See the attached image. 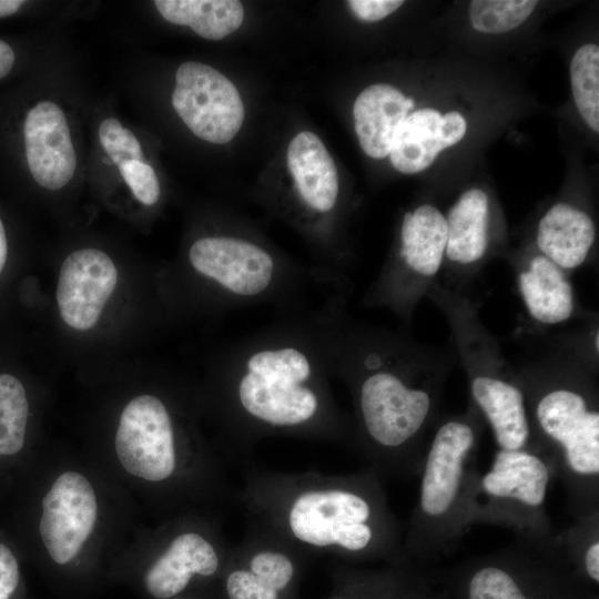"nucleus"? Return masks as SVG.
Wrapping results in <instances>:
<instances>
[{
	"mask_svg": "<svg viewBox=\"0 0 599 599\" xmlns=\"http://www.w3.org/2000/svg\"><path fill=\"white\" fill-rule=\"evenodd\" d=\"M346 298L329 295L316 309L331 376L351 395L353 451L380 478H412L438 420L450 356L406 333L356 321Z\"/></svg>",
	"mask_w": 599,
	"mask_h": 599,
	"instance_id": "nucleus-1",
	"label": "nucleus"
},
{
	"mask_svg": "<svg viewBox=\"0 0 599 599\" xmlns=\"http://www.w3.org/2000/svg\"><path fill=\"white\" fill-rule=\"evenodd\" d=\"M331 378L316 308L291 312L235 341L215 387L225 447L235 466L252 461L254 447L271 437L353 450L351 416L338 406Z\"/></svg>",
	"mask_w": 599,
	"mask_h": 599,
	"instance_id": "nucleus-2",
	"label": "nucleus"
},
{
	"mask_svg": "<svg viewBox=\"0 0 599 599\" xmlns=\"http://www.w3.org/2000/svg\"><path fill=\"white\" fill-rule=\"evenodd\" d=\"M240 506L314 560L359 566L404 559L403 528L380 476L367 467L351 474L276 471L253 460L241 468Z\"/></svg>",
	"mask_w": 599,
	"mask_h": 599,
	"instance_id": "nucleus-3",
	"label": "nucleus"
},
{
	"mask_svg": "<svg viewBox=\"0 0 599 599\" xmlns=\"http://www.w3.org/2000/svg\"><path fill=\"white\" fill-rule=\"evenodd\" d=\"M526 398L531 447L552 463L571 517L599 514V406L595 367L541 363L516 370Z\"/></svg>",
	"mask_w": 599,
	"mask_h": 599,
	"instance_id": "nucleus-4",
	"label": "nucleus"
},
{
	"mask_svg": "<svg viewBox=\"0 0 599 599\" xmlns=\"http://www.w3.org/2000/svg\"><path fill=\"white\" fill-rule=\"evenodd\" d=\"M484 426L471 403L464 413L438 418L418 471L417 500L403 529L404 559L422 565L451 554L471 527Z\"/></svg>",
	"mask_w": 599,
	"mask_h": 599,
	"instance_id": "nucleus-5",
	"label": "nucleus"
},
{
	"mask_svg": "<svg viewBox=\"0 0 599 599\" xmlns=\"http://www.w3.org/2000/svg\"><path fill=\"white\" fill-rule=\"evenodd\" d=\"M429 297L445 314L466 373L470 403L490 426L498 449L531 445L526 398L516 370L504 358L498 341L481 323L476 307L460 291L436 283Z\"/></svg>",
	"mask_w": 599,
	"mask_h": 599,
	"instance_id": "nucleus-6",
	"label": "nucleus"
},
{
	"mask_svg": "<svg viewBox=\"0 0 599 599\" xmlns=\"http://www.w3.org/2000/svg\"><path fill=\"white\" fill-rule=\"evenodd\" d=\"M187 263L191 272L207 284L214 300L235 311L260 304L288 313L300 311L303 292L314 282L309 268L238 234L199 237L189 248Z\"/></svg>",
	"mask_w": 599,
	"mask_h": 599,
	"instance_id": "nucleus-7",
	"label": "nucleus"
},
{
	"mask_svg": "<svg viewBox=\"0 0 599 599\" xmlns=\"http://www.w3.org/2000/svg\"><path fill=\"white\" fill-rule=\"evenodd\" d=\"M448 599H587L556 532L516 538L510 546L467 560L446 576Z\"/></svg>",
	"mask_w": 599,
	"mask_h": 599,
	"instance_id": "nucleus-8",
	"label": "nucleus"
},
{
	"mask_svg": "<svg viewBox=\"0 0 599 599\" xmlns=\"http://www.w3.org/2000/svg\"><path fill=\"white\" fill-rule=\"evenodd\" d=\"M550 459L534 447L498 449L490 469L477 476L469 522L495 525L516 538L546 539L555 531L546 498L555 478Z\"/></svg>",
	"mask_w": 599,
	"mask_h": 599,
	"instance_id": "nucleus-9",
	"label": "nucleus"
},
{
	"mask_svg": "<svg viewBox=\"0 0 599 599\" xmlns=\"http://www.w3.org/2000/svg\"><path fill=\"white\" fill-rule=\"evenodd\" d=\"M446 242V219L435 205L425 203L407 211L397 246L368 287L363 305L385 308L409 325L417 305L439 282Z\"/></svg>",
	"mask_w": 599,
	"mask_h": 599,
	"instance_id": "nucleus-10",
	"label": "nucleus"
},
{
	"mask_svg": "<svg viewBox=\"0 0 599 599\" xmlns=\"http://www.w3.org/2000/svg\"><path fill=\"white\" fill-rule=\"evenodd\" d=\"M315 560L261 522L250 519L231 547L215 585L217 599H300L301 581Z\"/></svg>",
	"mask_w": 599,
	"mask_h": 599,
	"instance_id": "nucleus-11",
	"label": "nucleus"
},
{
	"mask_svg": "<svg viewBox=\"0 0 599 599\" xmlns=\"http://www.w3.org/2000/svg\"><path fill=\"white\" fill-rule=\"evenodd\" d=\"M115 453L129 474L153 484L174 481L183 471L176 422L162 398L143 394L129 402L116 429Z\"/></svg>",
	"mask_w": 599,
	"mask_h": 599,
	"instance_id": "nucleus-12",
	"label": "nucleus"
},
{
	"mask_svg": "<svg viewBox=\"0 0 599 599\" xmlns=\"http://www.w3.org/2000/svg\"><path fill=\"white\" fill-rule=\"evenodd\" d=\"M230 551L217 529L181 527L145 568L143 589L152 599H179L214 589Z\"/></svg>",
	"mask_w": 599,
	"mask_h": 599,
	"instance_id": "nucleus-13",
	"label": "nucleus"
},
{
	"mask_svg": "<svg viewBox=\"0 0 599 599\" xmlns=\"http://www.w3.org/2000/svg\"><path fill=\"white\" fill-rule=\"evenodd\" d=\"M175 112L200 139L230 142L240 131L244 106L235 85L216 69L195 61L182 63L172 94Z\"/></svg>",
	"mask_w": 599,
	"mask_h": 599,
	"instance_id": "nucleus-14",
	"label": "nucleus"
},
{
	"mask_svg": "<svg viewBox=\"0 0 599 599\" xmlns=\"http://www.w3.org/2000/svg\"><path fill=\"white\" fill-rule=\"evenodd\" d=\"M39 534L54 564L67 566L80 554L98 517L94 489L85 476L65 471L41 501Z\"/></svg>",
	"mask_w": 599,
	"mask_h": 599,
	"instance_id": "nucleus-15",
	"label": "nucleus"
},
{
	"mask_svg": "<svg viewBox=\"0 0 599 599\" xmlns=\"http://www.w3.org/2000/svg\"><path fill=\"white\" fill-rule=\"evenodd\" d=\"M118 282L112 260L102 251L82 248L62 263L57 285V302L64 323L87 331L99 321Z\"/></svg>",
	"mask_w": 599,
	"mask_h": 599,
	"instance_id": "nucleus-16",
	"label": "nucleus"
},
{
	"mask_svg": "<svg viewBox=\"0 0 599 599\" xmlns=\"http://www.w3.org/2000/svg\"><path fill=\"white\" fill-rule=\"evenodd\" d=\"M447 242L445 272L449 282L445 286L461 291L488 258L490 251V202L480 189L461 193L445 216Z\"/></svg>",
	"mask_w": 599,
	"mask_h": 599,
	"instance_id": "nucleus-17",
	"label": "nucleus"
},
{
	"mask_svg": "<svg viewBox=\"0 0 599 599\" xmlns=\"http://www.w3.org/2000/svg\"><path fill=\"white\" fill-rule=\"evenodd\" d=\"M327 599H438L430 578L412 560L364 568L331 559Z\"/></svg>",
	"mask_w": 599,
	"mask_h": 599,
	"instance_id": "nucleus-18",
	"label": "nucleus"
},
{
	"mask_svg": "<svg viewBox=\"0 0 599 599\" xmlns=\"http://www.w3.org/2000/svg\"><path fill=\"white\" fill-rule=\"evenodd\" d=\"M23 133L28 166L33 179L51 191L63 187L77 166L63 111L51 101L35 104L27 113Z\"/></svg>",
	"mask_w": 599,
	"mask_h": 599,
	"instance_id": "nucleus-19",
	"label": "nucleus"
},
{
	"mask_svg": "<svg viewBox=\"0 0 599 599\" xmlns=\"http://www.w3.org/2000/svg\"><path fill=\"white\" fill-rule=\"evenodd\" d=\"M518 293L528 316L539 326L568 322L577 301L568 273L538 251L516 268Z\"/></svg>",
	"mask_w": 599,
	"mask_h": 599,
	"instance_id": "nucleus-20",
	"label": "nucleus"
},
{
	"mask_svg": "<svg viewBox=\"0 0 599 599\" xmlns=\"http://www.w3.org/2000/svg\"><path fill=\"white\" fill-rule=\"evenodd\" d=\"M287 165L300 202L307 211L327 217L338 204L339 182L333 158L309 131L295 135L287 149Z\"/></svg>",
	"mask_w": 599,
	"mask_h": 599,
	"instance_id": "nucleus-21",
	"label": "nucleus"
},
{
	"mask_svg": "<svg viewBox=\"0 0 599 599\" xmlns=\"http://www.w3.org/2000/svg\"><path fill=\"white\" fill-rule=\"evenodd\" d=\"M595 241L593 220L583 210L566 202L551 205L537 226L538 252L567 273L587 262Z\"/></svg>",
	"mask_w": 599,
	"mask_h": 599,
	"instance_id": "nucleus-22",
	"label": "nucleus"
},
{
	"mask_svg": "<svg viewBox=\"0 0 599 599\" xmlns=\"http://www.w3.org/2000/svg\"><path fill=\"white\" fill-rule=\"evenodd\" d=\"M414 104L413 99L389 84L377 83L364 89L353 106L362 150L373 159L388 156L394 135Z\"/></svg>",
	"mask_w": 599,
	"mask_h": 599,
	"instance_id": "nucleus-23",
	"label": "nucleus"
},
{
	"mask_svg": "<svg viewBox=\"0 0 599 599\" xmlns=\"http://www.w3.org/2000/svg\"><path fill=\"white\" fill-rule=\"evenodd\" d=\"M441 113L424 108L409 113L398 126L389 151L393 166L405 174L428 169L447 148Z\"/></svg>",
	"mask_w": 599,
	"mask_h": 599,
	"instance_id": "nucleus-24",
	"label": "nucleus"
},
{
	"mask_svg": "<svg viewBox=\"0 0 599 599\" xmlns=\"http://www.w3.org/2000/svg\"><path fill=\"white\" fill-rule=\"evenodd\" d=\"M160 14L171 23L190 27L209 40H220L238 29L244 9L236 0H156Z\"/></svg>",
	"mask_w": 599,
	"mask_h": 599,
	"instance_id": "nucleus-25",
	"label": "nucleus"
},
{
	"mask_svg": "<svg viewBox=\"0 0 599 599\" xmlns=\"http://www.w3.org/2000/svg\"><path fill=\"white\" fill-rule=\"evenodd\" d=\"M557 541L587 599H597L599 585V514L575 518L556 532Z\"/></svg>",
	"mask_w": 599,
	"mask_h": 599,
	"instance_id": "nucleus-26",
	"label": "nucleus"
},
{
	"mask_svg": "<svg viewBox=\"0 0 599 599\" xmlns=\"http://www.w3.org/2000/svg\"><path fill=\"white\" fill-rule=\"evenodd\" d=\"M30 402L22 380L9 372L0 373V463L13 460L27 443Z\"/></svg>",
	"mask_w": 599,
	"mask_h": 599,
	"instance_id": "nucleus-27",
	"label": "nucleus"
},
{
	"mask_svg": "<svg viewBox=\"0 0 599 599\" xmlns=\"http://www.w3.org/2000/svg\"><path fill=\"white\" fill-rule=\"evenodd\" d=\"M570 81L576 108L595 132H599V47L581 45L570 63Z\"/></svg>",
	"mask_w": 599,
	"mask_h": 599,
	"instance_id": "nucleus-28",
	"label": "nucleus"
},
{
	"mask_svg": "<svg viewBox=\"0 0 599 599\" xmlns=\"http://www.w3.org/2000/svg\"><path fill=\"white\" fill-rule=\"evenodd\" d=\"M537 4L532 0H474L469 4V20L479 32L500 34L521 26Z\"/></svg>",
	"mask_w": 599,
	"mask_h": 599,
	"instance_id": "nucleus-29",
	"label": "nucleus"
},
{
	"mask_svg": "<svg viewBox=\"0 0 599 599\" xmlns=\"http://www.w3.org/2000/svg\"><path fill=\"white\" fill-rule=\"evenodd\" d=\"M120 173L133 195L144 205H153L160 197V183L152 166L142 161H126L119 165Z\"/></svg>",
	"mask_w": 599,
	"mask_h": 599,
	"instance_id": "nucleus-30",
	"label": "nucleus"
},
{
	"mask_svg": "<svg viewBox=\"0 0 599 599\" xmlns=\"http://www.w3.org/2000/svg\"><path fill=\"white\" fill-rule=\"evenodd\" d=\"M0 599H22L20 562L3 540H0Z\"/></svg>",
	"mask_w": 599,
	"mask_h": 599,
	"instance_id": "nucleus-31",
	"label": "nucleus"
},
{
	"mask_svg": "<svg viewBox=\"0 0 599 599\" xmlns=\"http://www.w3.org/2000/svg\"><path fill=\"white\" fill-rule=\"evenodd\" d=\"M104 151L118 166L126 161H142V149L136 136L128 129H122L116 139Z\"/></svg>",
	"mask_w": 599,
	"mask_h": 599,
	"instance_id": "nucleus-32",
	"label": "nucleus"
},
{
	"mask_svg": "<svg viewBox=\"0 0 599 599\" xmlns=\"http://www.w3.org/2000/svg\"><path fill=\"white\" fill-rule=\"evenodd\" d=\"M357 18L364 21H378L402 7L399 0H351L347 2Z\"/></svg>",
	"mask_w": 599,
	"mask_h": 599,
	"instance_id": "nucleus-33",
	"label": "nucleus"
},
{
	"mask_svg": "<svg viewBox=\"0 0 599 599\" xmlns=\"http://www.w3.org/2000/svg\"><path fill=\"white\" fill-rule=\"evenodd\" d=\"M441 130L447 148L457 144L466 134L467 123L457 111H450L441 116Z\"/></svg>",
	"mask_w": 599,
	"mask_h": 599,
	"instance_id": "nucleus-34",
	"label": "nucleus"
},
{
	"mask_svg": "<svg viewBox=\"0 0 599 599\" xmlns=\"http://www.w3.org/2000/svg\"><path fill=\"white\" fill-rule=\"evenodd\" d=\"M13 63L14 53L12 48L7 42L0 40V79L10 72Z\"/></svg>",
	"mask_w": 599,
	"mask_h": 599,
	"instance_id": "nucleus-35",
	"label": "nucleus"
},
{
	"mask_svg": "<svg viewBox=\"0 0 599 599\" xmlns=\"http://www.w3.org/2000/svg\"><path fill=\"white\" fill-rule=\"evenodd\" d=\"M9 257V245L6 229L0 217V276L4 273Z\"/></svg>",
	"mask_w": 599,
	"mask_h": 599,
	"instance_id": "nucleus-36",
	"label": "nucleus"
},
{
	"mask_svg": "<svg viewBox=\"0 0 599 599\" xmlns=\"http://www.w3.org/2000/svg\"><path fill=\"white\" fill-rule=\"evenodd\" d=\"M22 3L20 0H0V18L14 13Z\"/></svg>",
	"mask_w": 599,
	"mask_h": 599,
	"instance_id": "nucleus-37",
	"label": "nucleus"
},
{
	"mask_svg": "<svg viewBox=\"0 0 599 599\" xmlns=\"http://www.w3.org/2000/svg\"><path fill=\"white\" fill-rule=\"evenodd\" d=\"M179 599H217V597H216L215 588H214V589L194 592Z\"/></svg>",
	"mask_w": 599,
	"mask_h": 599,
	"instance_id": "nucleus-38",
	"label": "nucleus"
},
{
	"mask_svg": "<svg viewBox=\"0 0 599 599\" xmlns=\"http://www.w3.org/2000/svg\"><path fill=\"white\" fill-rule=\"evenodd\" d=\"M438 599H448V598L440 591V596Z\"/></svg>",
	"mask_w": 599,
	"mask_h": 599,
	"instance_id": "nucleus-39",
	"label": "nucleus"
}]
</instances>
